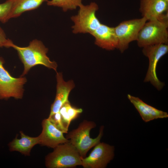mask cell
I'll list each match as a JSON object with an SVG mask.
<instances>
[{
    "mask_svg": "<svg viewBox=\"0 0 168 168\" xmlns=\"http://www.w3.org/2000/svg\"><path fill=\"white\" fill-rule=\"evenodd\" d=\"M147 21L142 17L124 21L114 27L118 41L117 49L121 53L128 49L130 43L137 41L140 30Z\"/></svg>",
    "mask_w": 168,
    "mask_h": 168,
    "instance_id": "cell-7",
    "label": "cell"
},
{
    "mask_svg": "<svg viewBox=\"0 0 168 168\" xmlns=\"http://www.w3.org/2000/svg\"><path fill=\"white\" fill-rule=\"evenodd\" d=\"M21 138L17 136L8 144L10 151H17L25 156L30 155L32 148L35 145L39 144V138L31 137L26 135L22 131L20 132Z\"/></svg>",
    "mask_w": 168,
    "mask_h": 168,
    "instance_id": "cell-14",
    "label": "cell"
},
{
    "mask_svg": "<svg viewBox=\"0 0 168 168\" xmlns=\"http://www.w3.org/2000/svg\"><path fill=\"white\" fill-rule=\"evenodd\" d=\"M168 52V44H158L142 48V52L149 60L148 67L144 82H150L158 91L161 90L165 84L157 77V66L160 59Z\"/></svg>",
    "mask_w": 168,
    "mask_h": 168,
    "instance_id": "cell-6",
    "label": "cell"
},
{
    "mask_svg": "<svg viewBox=\"0 0 168 168\" xmlns=\"http://www.w3.org/2000/svg\"><path fill=\"white\" fill-rule=\"evenodd\" d=\"M95 39V44L108 50L117 49L118 41L114 28L101 23L91 34Z\"/></svg>",
    "mask_w": 168,
    "mask_h": 168,
    "instance_id": "cell-11",
    "label": "cell"
},
{
    "mask_svg": "<svg viewBox=\"0 0 168 168\" xmlns=\"http://www.w3.org/2000/svg\"><path fill=\"white\" fill-rule=\"evenodd\" d=\"M79 7L77 14L71 17L74 23L72 26V32L74 34L91 35L101 24L96 15L98 6L95 2H91L86 5L82 4Z\"/></svg>",
    "mask_w": 168,
    "mask_h": 168,
    "instance_id": "cell-5",
    "label": "cell"
},
{
    "mask_svg": "<svg viewBox=\"0 0 168 168\" xmlns=\"http://www.w3.org/2000/svg\"><path fill=\"white\" fill-rule=\"evenodd\" d=\"M12 48L16 50L23 64L22 76L26 74L31 68L39 65L56 71L57 64L55 62L51 61L48 57V49L41 41L35 39L31 41L26 47H21L14 44Z\"/></svg>",
    "mask_w": 168,
    "mask_h": 168,
    "instance_id": "cell-1",
    "label": "cell"
},
{
    "mask_svg": "<svg viewBox=\"0 0 168 168\" xmlns=\"http://www.w3.org/2000/svg\"><path fill=\"white\" fill-rule=\"evenodd\" d=\"M82 0H50L46 1L49 6L61 8L63 11L72 10L79 7L82 3Z\"/></svg>",
    "mask_w": 168,
    "mask_h": 168,
    "instance_id": "cell-18",
    "label": "cell"
},
{
    "mask_svg": "<svg viewBox=\"0 0 168 168\" xmlns=\"http://www.w3.org/2000/svg\"><path fill=\"white\" fill-rule=\"evenodd\" d=\"M41 125L42 131L39 136V144L54 148L59 144L69 141L48 118L43 120Z\"/></svg>",
    "mask_w": 168,
    "mask_h": 168,
    "instance_id": "cell-10",
    "label": "cell"
},
{
    "mask_svg": "<svg viewBox=\"0 0 168 168\" xmlns=\"http://www.w3.org/2000/svg\"><path fill=\"white\" fill-rule=\"evenodd\" d=\"M127 96L128 99L137 110L143 121L147 122L155 119L146 107L145 102L139 97L129 94H128Z\"/></svg>",
    "mask_w": 168,
    "mask_h": 168,
    "instance_id": "cell-17",
    "label": "cell"
},
{
    "mask_svg": "<svg viewBox=\"0 0 168 168\" xmlns=\"http://www.w3.org/2000/svg\"><path fill=\"white\" fill-rule=\"evenodd\" d=\"M95 123L93 121L84 120L78 128L70 131L66 138L77 149L82 158L86 157L88 151L93 147L100 142L103 134L104 126H101L98 136L95 138H90L91 130L96 127Z\"/></svg>",
    "mask_w": 168,
    "mask_h": 168,
    "instance_id": "cell-2",
    "label": "cell"
},
{
    "mask_svg": "<svg viewBox=\"0 0 168 168\" xmlns=\"http://www.w3.org/2000/svg\"><path fill=\"white\" fill-rule=\"evenodd\" d=\"M166 1L168 2V0H166Z\"/></svg>",
    "mask_w": 168,
    "mask_h": 168,
    "instance_id": "cell-21",
    "label": "cell"
},
{
    "mask_svg": "<svg viewBox=\"0 0 168 168\" xmlns=\"http://www.w3.org/2000/svg\"><path fill=\"white\" fill-rule=\"evenodd\" d=\"M14 44L11 40L7 37L4 30L0 26V47H12Z\"/></svg>",
    "mask_w": 168,
    "mask_h": 168,
    "instance_id": "cell-20",
    "label": "cell"
},
{
    "mask_svg": "<svg viewBox=\"0 0 168 168\" xmlns=\"http://www.w3.org/2000/svg\"><path fill=\"white\" fill-rule=\"evenodd\" d=\"M12 7L11 0H7L0 4V21L2 23H5L9 20V16Z\"/></svg>",
    "mask_w": 168,
    "mask_h": 168,
    "instance_id": "cell-19",
    "label": "cell"
},
{
    "mask_svg": "<svg viewBox=\"0 0 168 168\" xmlns=\"http://www.w3.org/2000/svg\"><path fill=\"white\" fill-rule=\"evenodd\" d=\"M140 30L137 40L140 48L168 44V26L157 19L147 21Z\"/></svg>",
    "mask_w": 168,
    "mask_h": 168,
    "instance_id": "cell-4",
    "label": "cell"
},
{
    "mask_svg": "<svg viewBox=\"0 0 168 168\" xmlns=\"http://www.w3.org/2000/svg\"><path fill=\"white\" fill-rule=\"evenodd\" d=\"M12 7L9 20L19 16L23 13L38 8L47 0H11Z\"/></svg>",
    "mask_w": 168,
    "mask_h": 168,
    "instance_id": "cell-15",
    "label": "cell"
},
{
    "mask_svg": "<svg viewBox=\"0 0 168 168\" xmlns=\"http://www.w3.org/2000/svg\"><path fill=\"white\" fill-rule=\"evenodd\" d=\"M166 0H141L140 11L147 21L157 19L168 11Z\"/></svg>",
    "mask_w": 168,
    "mask_h": 168,
    "instance_id": "cell-13",
    "label": "cell"
},
{
    "mask_svg": "<svg viewBox=\"0 0 168 168\" xmlns=\"http://www.w3.org/2000/svg\"><path fill=\"white\" fill-rule=\"evenodd\" d=\"M94 147L88 156L81 157V166L84 168H105L114 158V147L100 142Z\"/></svg>",
    "mask_w": 168,
    "mask_h": 168,
    "instance_id": "cell-9",
    "label": "cell"
},
{
    "mask_svg": "<svg viewBox=\"0 0 168 168\" xmlns=\"http://www.w3.org/2000/svg\"><path fill=\"white\" fill-rule=\"evenodd\" d=\"M3 59L0 57V99H7L11 97L21 99L23 96L25 77L15 78L5 69Z\"/></svg>",
    "mask_w": 168,
    "mask_h": 168,
    "instance_id": "cell-8",
    "label": "cell"
},
{
    "mask_svg": "<svg viewBox=\"0 0 168 168\" xmlns=\"http://www.w3.org/2000/svg\"><path fill=\"white\" fill-rule=\"evenodd\" d=\"M59 111L62 124L66 133H68L70 123L79 116L82 110L72 106L68 100L63 105Z\"/></svg>",
    "mask_w": 168,
    "mask_h": 168,
    "instance_id": "cell-16",
    "label": "cell"
},
{
    "mask_svg": "<svg viewBox=\"0 0 168 168\" xmlns=\"http://www.w3.org/2000/svg\"><path fill=\"white\" fill-rule=\"evenodd\" d=\"M81 157L69 141L54 148L53 151L46 157L45 165L48 168H73L81 166Z\"/></svg>",
    "mask_w": 168,
    "mask_h": 168,
    "instance_id": "cell-3",
    "label": "cell"
},
{
    "mask_svg": "<svg viewBox=\"0 0 168 168\" xmlns=\"http://www.w3.org/2000/svg\"><path fill=\"white\" fill-rule=\"evenodd\" d=\"M56 93L54 100L51 106L49 116L59 112L63 105L68 101V97L75 84L72 80L65 82L63 78L61 73H56Z\"/></svg>",
    "mask_w": 168,
    "mask_h": 168,
    "instance_id": "cell-12",
    "label": "cell"
}]
</instances>
